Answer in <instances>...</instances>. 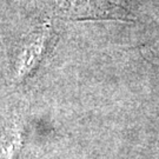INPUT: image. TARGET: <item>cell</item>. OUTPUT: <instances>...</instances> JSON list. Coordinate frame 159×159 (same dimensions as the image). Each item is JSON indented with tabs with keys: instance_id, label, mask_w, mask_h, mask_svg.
I'll return each mask as SVG.
<instances>
[{
	"instance_id": "cell-1",
	"label": "cell",
	"mask_w": 159,
	"mask_h": 159,
	"mask_svg": "<svg viewBox=\"0 0 159 159\" xmlns=\"http://www.w3.org/2000/svg\"><path fill=\"white\" fill-rule=\"evenodd\" d=\"M60 12L72 19H130V12L119 0H67Z\"/></svg>"
}]
</instances>
